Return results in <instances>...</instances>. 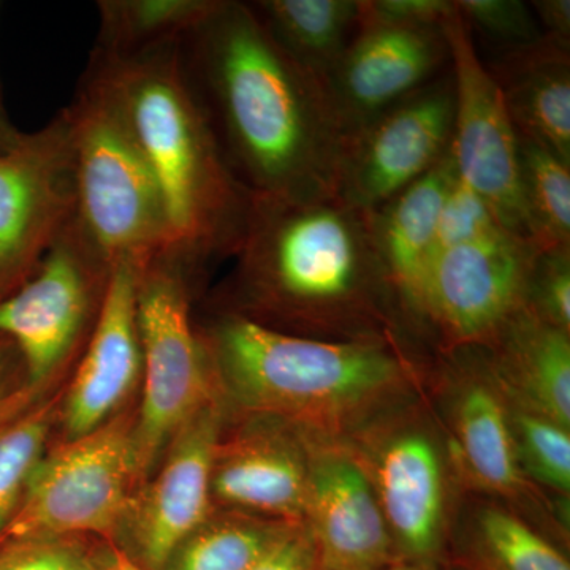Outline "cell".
I'll list each match as a JSON object with an SVG mask.
<instances>
[{
  "mask_svg": "<svg viewBox=\"0 0 570 570\" xmlns=\"http://www.w3.org/2000/svg\"><path fill=\"white\" fill-rule=\"evenodd\" d=\"M179 70L230 174L253 197L337 195L344 134L325 85L238 0L178 45Z\"/></svg>",
  "mask_w": 570,
  "mask_h": 570,
  "instance_id": "obj_1",
  "label": "cell"
},
{
  "mask_svg": "<svg viewBox=\"0 0 570 570\" xmlns=\"http://www.w3.org/2000/svg\"><path fill=\"white\" fill-rule=\"evenodd\" d=\"M249 309L238 316L266 325L273 316L337 326L366 317L379 288H390L371 232L370 213L343 198L250 195L234 253Z\"/></svg>",
  "mask_w": 570,
  "mask_h": 570,
  "instance_id": "obj_2",
  "label": "cell"
},
{
  "mask_svg": "<svg viewBox=\"0 0 570 570\" xmlns=\"http://www.w3.org/2000/svg\"><path fill=\"white\" fill-rule=\"evenodd\" d=\"M121 97L167 213L170 246L202 268L234 255L250 194L225 165L179 70L176 45L112 59L91 55Z\"/></svg>",
  "mask_w": 570,
  "mask_h": 570,
  "instance_id": "obj_3",
  "label": "cell"
},
{
  "mask_svg": "<svg viewBox=\"0 0 570 570\" xmlns=\"http://www.w3.org/2000/svg\"><path fill=\"white\" fill-rule=\"evenodd\" d=\"M200 337L236 396L277 414L336 417L403 376V362L387 341L288 335L234 313Z\"/></svg>",
  "mask_w": 570,
  "mask_h": 570,
  "instance_id": "obj_4",
  "label": "cell"
},
{
  "mask_svg": "<svg viewBox=\"0 0 570 570\" xmlns=\"http://www.w3.org/2000/svg\"><path fill=\"white\" fill-rule=\"evenodd\" d=\"M77 176V220L112 265L170 246L163 193L118 91L89 61L63 108Z\"/></svg>",
  "mask_w": 570,
  "mask_h": 570,
  "instance_id": "obj_5",
  "label": "cell"
},
{
  "mask_svg": "<svg viewBox=\"0 0 570 570\" xmlns=\"http://www.w3.org/2000/svg\"><path fill=\"white\" fill-rule=\"evenodd\" d=\"M198 269L193 258L170 246L142 265L137 322L145 390L134 428L140 474L206 406L209 354L190 317V283Z\"/></svg>",
  "mask_w": 570,
  "mask_h": 570,
  "instance_id": "obj_6",
  "label": "cell"
},
{
  "mask_svg": "<svg viewBox=\"0 0 570 570\" xmlns=\"http://www.w3.org/2000/svg\"><path fill=\"white\" fill-rule=\"evenodd\" d=\"M77 217L31 276L0 299V336L17 347L29 382L43 384L91 340L112 272Z\"/></svg>",
  "mask_w": 570,
  "mask_h": 570,
  "instance_id": "obj_7",
  "label": "cell"
},
{
  "mask_svg": "<svg viewBox=\"0 0 570 570\" xmlns=\"http://www.w3.org/2000/svg\"><path fill=\"white\" fill-rule=\"evenodd\" d=\"M137 475L132 428L112 422L69 439L41 456L3 538L22 542L108 534L129 513Z\"/></svg>",
  "mask_w": 570,
  "mask_h": 570,
  "instance_id": "obj_8",
  "label": "cell"
},
{
  "mask_svg": "<svg viewBox=\"0 0 570 570\" xmlns=\"http://www.w3.org/2000/svg\"><path fill=\"white\" fill-rule=\"evenodd\" d=\"M453 129L455 86L448 71L344 137L337 197L376 212L448 156Z\"/></svg>",
  "mask_w": 570,
  "mask_h": 570,
  "instance_id": "obj_9",
  "label": "cell"
},
{
  "mask_svg": "<svg viewBox=\"0 0 570 570\" xmlns=\"http://www.w3.org/2000/svg\"><path fill=\"white\" fill-rule=\"evenodd\" d=\"M77 216V176L69 124L59 111L0 156V299L40 264Z\"/></svg>",
  "mask_w": 570,
  "mask_h": 570,
  "instance_id": "obj_10",
  "label": "cell"
},
{
  "mask_svg": "<svg viewBox=\"0 0 570 570\" xmlns=\"http://www.w3.org/2000/svg\"><path fill=\"white\" fill-rule=\"evenodd\" d=\"M455 7V2H453ZM455 86L452 154L456 174L482 195L510 234L528 238L521 202L519 135L498 81L459 10L442 22Z\"/></svg>",
  "mask_w": 570,
  "mask_h": 570,
  "instance_id": "obj_11",
  "label": "cell"
},
{
  "mask_svg": "<svg viewBox=\"0 0 570 570\" xmlns=\"http://www.w3.org/2000/svg\"><path fill=\"white\" fill-rule=\"evenodd\" d=\"M539 250L509 230L438 250L431 257L419 314L453 343L493 341L527 305Z\"/></svg>",
  "mask_w": 570,
  "mask_h": 570,
  "instance_id": "obj_12",
  "label": "cell"
},
{
  "mask_svg": "<svg viewBox=\"0 0 570 570\" xmlns=\"http://www.w3.org/2000/svg\"><path fill=\"white\" fill-rule=\"evenodd\" d=\"M450 66L441 26L358 22L325 89L344 137L406 99Z\"/></svg>",
  "mask_w": 570,
  "mask_h": 570,
  "instance_id": "obj_13",
  "label": "cell"
},
{
  "mask_svg": "<svg viewBox=\"0 0 570 570\" xmlns=\"http://www.w3.org/2000/svg\"><path fill=\"white\" fill-rule=\"evenodd\" d=\"M219 419L206 404L176 433L157 478L134 499L135 549L148 570H163L175 550L206 521ZM127 513V515H129Z\"/></svg>",
  "mask_w": 570,
  "mask_h": 570,
  "instance_id": "obj_14",
  "label": "cell"
},
{
  "mask_svg": "<svg viewBox=\"0 0 570 570\" xmlns=\"http://www.w3.org/2000/svg\"><path fill=\"white\" fill-rule=\"evenodd\" d=\"M148 258L129 255L112 266L99 321L63 407V426L70 439L102 426L140 376L137 295L142 265Z\"/></svg>",
  "mask_w": 570,
  "mask_h": 570,
  "instance_id": "obj_15",
  "label": "cell"
},
{
  "mask_svg": "<svg viewBox=\"0 0 570 570\" xmlns=\"http://www.w3.org/2000/svg\"><path fill=\"white\" fill-rule=\"evenodd\" d=\"M314 550L325 570H382L389 562L387 521L363 469L343 455L309 472Z\"/></svg>",
  "mask_w": 570,
  "mask_h": 570,
  "instance_id": "obj_16",
  "label": "cell"
},
{
  "mask_svg": "<svg viewBox=\"0 0 570 570\" xmlns=\"http://www.w3.org/2000/svg\"><path fill=\"white\" fill-rule=\"evenodd\" d=\"M489 70L519 138L570 165V43L543 33L535 43L499 55Z\"/></svg>",
  "mask_w": 570,
  "mask_h": 570,
  "instance_id": "obj_17",
  "label": "cell"
},
{
  "mask_svg": "<svg viewBox=\"0 0 570 570\" xmlns=\"http://www.w3.org/2000/svg\"><path fill=\"white\" fill-rule=\"evenodd\" d=\"M455 175L450 149L430 174L370 213L374 245L390 288L417 316L420 288L436 247L439 214Z\"/></svg>",
  "mask_w": 570,
  "mask_h": 570,
  "instance_id": "obj_18",
  "label": "cell"
},
{
  "mask_svg": "<svg viewBox=\"0 0 570 570\" xmlns=\"http://www.w3.org/2000/svg\"><path fill=\"white\" fill-rule=\"evenodd\" d=\"M379 504L404 549L428 557L438 547L442 521V472L433 444L407 434L385 450L377 469Z\"/></svg>",
  "mask_w": 570,
  "mask_h": 570,
  "instance_id": "obj_19",
  "label": "cell"
},
{
  "mask_svg": "<svg viewBox=\"0 0 570 570\" xmlns=\"http://www.w3.org/2000/svg\"><path fill=\"white\" fill-rule=\"evenodd\" d=\"M212 493L235 508L296 519L307 512L309 472L281 442L250 439L216 452Z\"/></svg>",
  "mask_w": 570,
  "mask_h": 570,
  "instance_id": "obj_20",
  "label": "cell"
},
{
  "mask_svg": "<svg viewBox=\"0 0 570 570\" xmlns=\"http://www.w3.org/2000/svg\"><path fill=\"white\" fill-rule=\"evenodd\" d=\"M360 0H254L277 47L325 85L358 28Z\"/></svg>",
  "mask_w": 570,
  "mask_h": 570,
  "instance_id": "obj_21",
  "label": "cell"
},
{
  "mask_svg": "<svg viewBox=\"0 0 570 570\" xmlns=\"http://www.w3.org/2000/svg\"><path fill=\"white\" fill-rule=\"evenodd\" d=\"M493 341H502L504 362L538 411L535 414L569 430V333L540 321L524 306Z\"/></svg>",
  "mask_w": 570,
  "mask_h": 570,
  "instance_id": "obj_22",
  "label": "cell"
},
{
  "mask_svg": "<svg viewBox=\"0 0 570 570\" xmlns=\"http://www.w3.org/2000/svg\"><path fill=\"white\" fill-rule=\"evenodd\" d=\"M217 0H100L92 55L122 59L178 45Z\"/></svg>",
  "mask_w": 570,
  "mask_h": 570,
  "instance_id": "obj_23",
  "label": "cell"
},
{
  "mask_svg": "<svg viewBox=\"0 0 570 570\" xmlns=\"http://www.w3.org/2000/svg\"><path fill=\"white\" fill-rule=\"evenodd\" d=\"M521 202L528 238L539 253L570 247V165L519 138Z\"/></svg>",
  "mask_w": 570,
  "mask_h": 570,
  "instance_id": "obj_24",
  "label": "cell"
},
{
  "mask_svg": "<svg viewBox=\"0 0 570 570\" xmlns=\"http://www.w3.org/2000/svg\"><path fill=\"white\" fill-rule=\"evenodd\" d=\"M459 430L472 474L489 489L515 490L520 474L504 411L490 390L474 385L461 400Z\"/></svg>",
  "mask_w": 570,
  "mask_h": 570,
  "instance_id": "obj_25",
  "label": "cell"
},
{
  "mask_svg": "<svg viewBox=\"0 0 570 570\" xmlns=\"http://www.w3.org/2000/svg\"><path fill=\"white\" fill-rule=\"evenodd\" d=\"M283 531L254 521L202 524L165 564V570H253Z\"/></svg>",
  "mask_w": 570,
  "mask_h": 570,
  "instance_id": "obj_26",
  "label": "cell"
},
{
  "mask_svg": "<svg viewBox=\"0 0 570 570\" xmlns=\"http://www.w3.org/2000/svg\"><path fill=\"white\" fill-rule=\"evenodd\" d=\"M51 419V406H45L0 428V539L20 505L33 469L45 455Z\"/></svg>",
  "mask_w": 570,
  "mask_h": 570,
  "instance_id": "obj_27",
  "label": "cell"
},
{
  "mask_svg": "<svg viewBox=\"0 0 570 570\" xmlns=\"http://www.w3.org/2000/svg\"><path fill=\"white\" fill-rule=\"evenodd\" d=\"M480 531L502 570H570L549 542L508 512L485 510L480 517Z\"/></svg>",
  "mask_w": 570,
  "mask_h": 570,
  "instance_id": "obj_28",
  "label": "cell"
},
{
  "mask_svg": "<svg viewBox=\"0 0 570 570\" xmlns=\"http://www.w3.org/2000/svg\"><path fill=\"white\" fill-rule=\"evenodd\" d=\"M519 452L532 478L561 491L570 489L569 430L540 417L521 412L517 415Z\"/></svg>",
  "mask_w": 570,
  "mask_h": 570,
  "instance_id": "obj_29",
  "label": "cell"
},
{
  "mask_svg": "<svg viewBox=\"0 0 570 570\" xmlns=\"http://www.w3.org/2000/svg\"><path fill=\"white\" fill-rule=\"evenodd\" d=\"M472 33L502 47V52L535 43L543 36L531 3L520 0H453ZM501 52V55H502Z\"/></svg>",
  "mask_w": 570,
  "mask_h": 570,
  "instance_id": "obj_30",
  "label": "cell"
},
{
  "mask_svg": "<svg viewBox=\"0 0 570 570\" xmlns=\"http://www.w3.org/2000/svg\"><path fill=\"white\" fill-rule=\"evenodd\" d=\"M501 230H508V228L499 223L489 202L456 174L450 183L441 214H439L434 254Z\"/></svg>",
  "mask_w": 570,
  "mask_h": 570,
  "instance_id": "obj_31",
  "label": "cell"
},
{
  "mask_svg": "<svg viewBox=\"0 0 570 570\" xmlns=\"http://www.w3.org/2000/svg\"><path fill=\"white\" fill-rule=\"evenodd\" d=\"M528 309L562 332L570 330V247L539 253L528 281Z\"/></svg>",
  "mask_w": 570,
  "mask_h": 570,
  "instance_id": "obj_32",
  "label": "cell"
},
{
  "mask_svg": "<svg viewBox=\"0 0 570 570\" xmlns=\"http://www.w3.org/2000/svg\"><path fill=\"white\" fill-rule=\"evenodd\" d=\"M0 570H100L91 558L62 539L22 540L0 554Z\"/></svg>",
  "mask_w": 570,
  "mask_h": 570,
  "instance_id": "obj_33",
  "label": "cell"
},
{
  "mask_svg": "<svg viewBox=\"0 0 570 570\" xmlns=\"http://www.w3.org/2000/svg\"><path fill=\"white\" fill-rule=\"evenodd\" d=\"M453 9V0H362L358 22L441 26Z\"/></svg>",
  "mask_w": 570,
  "mask_h": 570,
  "instance_id": "obj_34",
  "label": "cell"
},
{
  "mask_svg": "<svg viewBox=\"0 0 570 570\" xmlns=\"http://www.w3.org/2000/svg\"><path fill=\"white\" fill-rule=\"evenodd\" d=\"M314 543L302 534L283 532L253 570H313Z\"/></svg>",
  "mask_w": 570,
  "mask_h": 570,
  "instance_id": "obj_35",
  "label": "cell"
},
{
  "mask_svg": "<svg viewBox=\"0 0 570 570\" xmlns=\"http://www.w3.org/2000/svg\"><path fill=\"white\" fill-rule=\"evenodd\" d=\"M531 9L540 26V31L551 39L570 43L569 0H539L531 2Z\"/></svg>",
  "mask_w": 570,
  "mask_h": 570,
  "instance_id": "obj_36",
  "label": "cell"
},
{
  "mask_svg": "<svg viewBox=\"0 0 570 570\" xmlns=\"http://www.w3.org/2000/svg\"><path fill=\"white\" fill-rule=\"evenodd\" d=\"M22 137H24V132H21L11 124L3 104L0 102V156L13 151L20 145Z\"/></svg>",
  "mask_w": 570,
  "mask_h": 570,
  "instance_id": "obj_37",
  "label": "cell"
},
{
  "mask_svg": "<svg viewBox=\"0 0 570 570\" xmlns=\"http://www.w3.org/2000/svg\"><path fill=\"white\" fill-rule=\"evenodd\" d=\"M13 352H17L13 343L7 340L6 336H0V406L3 403V395H6L7 374H9L11 354Z\"/></svg>",
  "mask_w": 570,
  "mask_h": 570,
  "instance_id": "obj_38",
  "label": "cell"
},
{
  "mask_svg": "<svg viewBox=\"0 0 570 570\" xmlns=\"http://www.w3.org/2000/svg\"><path fill=\"white\" fill-rule=\"evenodd\" d=\"M105 570H148L142 568L140 562L134 561L132 558L127 557L122 551L115 550L111 553L110 561H108Z\"/></svg>",
  "mask_w": 570,
  "mask_h": 570,
  "instance_id": "obj_39",
  "label": "cell"
},
{
  "mask_svg": "<svg viewBox=\"0 0 570 570\" xmlns=\"http://www.w3.org/2000/svg\"><path fill=\"white\" fill-rule=\"evenodd\" d=\"M382 570H420V569L414 568V566L396 564V566H392V568L382 569Z\"/></svg>",
  "mask_w": 570,
  "mask_h": 570,
  "instance_id": "obj_40",
  "label": "cell"
},
{
  "mask_svg": "<svg viewBox=\"0 0 570 570\" xmlns=\"http://www.w3.org/2000/svg\"><path fill=\"white\" fill-rule=\"evenodd\" d=\"M0 102L3 104V100H2V86H0Z\"/></svg>",
  "mask_w": 570,
  "mask_h": 570,
  "instance_id": "obj_41",
  "label": "cell"
}]
</instances>
